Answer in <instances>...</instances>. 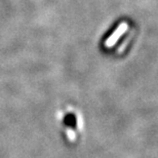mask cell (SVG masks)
<instances>
[{"mask_svg":"<svg viewBox=\"0 0 158 158\" xmlns=\"http://www.w3.org/2000/svg\"><path fill=\"white\" fill-rule=\"evenodd\" d=\"M135 35V27L127 20L112 24V27L103 37V48L108 53L120 55L131 45Z\"/></svg>","mask_w":158,"mask_h":158,"instance_id":"1","label":"cell"}]
</instances>
